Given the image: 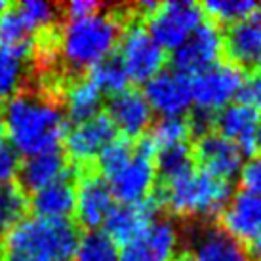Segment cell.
<instances>
[{
    "mask_svg": "<svg viewBox=\"0 0 261 261\" xmlns=\"http://www.w3.org/2000/svg\"><path fill=\"white\" fill-rule=\"evenodd\" d=\"M2 118L17 154L33 156L59 149L67 134V116L59 97L23 88L2 105Z\"/></svg>",
    "mask_w": 261,
    "mask_h": 261,
    "instance_id": "obj_1",
    "label": "cell"
},
{
    "mask_svg": "<svg viewBox=\"0 0 261 261\" xmlns=\"http://www.w3.org/2000/svg\"><path fill=\"white\" fill-rule=\"evenodd\" d=\"M130 10L109 12L99 10L95 14L84 15L79 19H67L56 29V58L67 71L80 73L92 69L107 56L115 54L120 33L130 19Z\"/></svg>",
    "mask_w": 261,
    "mask_h": 261,
    "instance_id": "obj_2",
    "label": "cell"
},
{
    "mask_svg": "<svg viewBox=\"0 0 261 261\" xmlns=\"http://www.w3.org/2000/svg\"><path fill=\"white\" fill-rule=\"evenodd\" d=\"M231 196V181L214 177L202 170H191L177 179L162 181L154 198L160 208H166L177 218L191 219L193 223H212Z\"/></svg>",
    "mask_w": 261,
    "mask_h": 261,
    "instance_id": "obj_3",
    "label": "cell"
},
{
    "mask_svg": "<svg viewBox=\"0 0 261 261\" xmlns=\"http://www.w3.org/2000/svg\"><path fill=\"white\" fill-rule=\"evenodd\" d=\"M79 225L71 219L31 216L0 240L2 254H21L35 261H71L80 242Z\"/></svg>",
    "mask_w": 261,
    "mask_h": 261,
    "instance_id": "obj_4",
    "label": "cell"
},
{
    "mask_svg": "<svg viewBox=\"0 0 261 261\" xmlns=\"http://www.w3.org/2000/svg\"><path fill=\"white\" fill-rule=\"evenodd\" d=\"M118 59L122 61L128 79L149 82L166 65V50L149 35L145 23L132 14L118 38Z\"/></svg>",
    "mask_w": 261,
    "mask_h": 261,
    "instance_id": "obj_5",
    "label": "cell"
},
{
    "mask_svg": "<svg viewBox=\"0 0 261 261\" xmlns=\"http://www.w3.org/2000/svg\"><path fill=\"white\" fill-rule=\"evenodd\" d=\"M154 154H156V149L147 134L134 143V154L130 162L120 172H116L111 179H107V185L115 200H118L120 204H132L152 196L156 175H159Z\"/></svg>",
    "mask_w": 261,
    "mask_h": 261,
    "instance_id": "obj_6",
    "label": "cell"
},
{
    "mask_svg": "<svg viewBox=\"0 0 261 261\" xmlns=\"http://www.w3.org/2000/svg\"><path fill=\"white\" fill-rule=\"evenodd\" d=\"M204 23L200 4L191 0H170L152 10L145 17V27L164 50H175Z\"/></svg>",
    "mask_w": 261,
    "mask_h": 261,
    "instance_id": "obj_7",
    "label": "cell"
},
{
    "mask_svg": "<svg viewBox=\"0 0 261 261\" xmlns=\"http://www.w3.org/2000/svg\"><path fill=\"white\" fill-rule=\"evenodd\" d=\"M244 79L242 69L229 61H218L191 79L193 105H196V109L219 113L239 97Z\"/></svg>",
    "mask_w": 261,
    "mask_h": 261,
    "instance_id": "obj_8",
    "label": "cell"
},
{
    "mask_svg": "<svg viewBox=\"0 0 261 261\" xmlns=\"http://www.w3.org/2000/svg\"><path fill=\"white\" fill-rule=\"evenodd\" d=\"M115 206V196L101 175L84 168L76 174L74 185V216L76 225L88 231H99Z\"/></svg>",
    "mask_w": 261,
    "mask_h": 261,
    "instance_id": "obj_9",
    "label": "cell"
},
{
    "mask_svg": "<svg viewBox=\"0 0 261 261\" xmlns=\"http://www.w3.org/2000/svg\"><path fill=\"white\" fill-rule=\"evenodd\" d=\"M143 95L152 113L162 118H181L193 107L191 76L175 69H164L145 82Z\"/></svg>",
    "mask_w": 261,
    "mask_h": 261,
    "instance_id": "obj_10",
    "label": "cell"
},
{
    "mask_svg": "<svg viewBox=\"0 0 261 261\" xmlns=\"http://www.w3.org/2000/svg\"><path fill=\"white\" fill-rule=\"evenodd\" d=\"M179 239L174 219L156 218L139 237L124 244L118 261H172L177 255Z\"/></svg>",
    "mask_w": 261,
    "mask_h": 261,
    "instance_id": "obj_11",
    "label": "cell"
},
{
    "mask_svg": "<svg viewBox=\"0 0 261 261\" xmlns=\"http://www.w3.org/2000/svg\"><path fill=\"white\" fill-rule=\"evenodd\" d=\"M223 54V37L212 21L200 23L185 42L175 48L172 56L174 69L187 76L202 73L216 65Z\"/></svg>",
    "mask_w": 261,
    "mask_h": 261,
    "instance_id": "obj_12",
    "label": "cell"
},
{
    "mask_svg": "<svg viewBox=\"0 0 261 261\" xmlns=\"http://www.w3.org/2000/svg\"><path fill=\"white\" fill-rule=\"evenodd\" d=\"M116 138V130L109 116L99 113L97 116L74 124L73 128H67L63 138L65 145V156L73 160L74 166L88 168L92 160L97 159V154L103 151V147L109 145Z\"/></svg>",
    "mask_w": 261,
    "mask_h": 261,
    "instance_id": "obj_13",
    "label": "cell"
},
{
    "mask_svg": "<svg viewBox=\"0 0 261 261\" xmlns=\"http://www.w3.org/2000/svg\"><path fill=\"white\" fill-rule=\"evenodd\" d=\"M187 244L195 261H252L248 248L216 223H191Z\"/></svg>",
    "mask_w": 261,
    "mask_h": 261,
    "instance_id": "obj_14",
    "label": "cell"
},
{
    "mask_svg": "<svg viewBox=\"0 0 261 261\" xmlns=\"http://www.w3.org/2000/svg\"><path fill=\"white\" fill-rule=\"evenodd\" d=\"M193 159L200 166L198 170L225 181H232L237 175H240L246 156L231 139L223 138L218 132H210L196 139Z\"/></svg>",
    "mask_w": 261,
    "mask_h": 261,
    "instance_id": "obj_15",
    "label": "cell"
},
{
    "mask_svg": "<svg viewBox=\"0 0 261 261\" xmlns=\"http://www.w3.org/2000/svg\"><path fill=\"white\" fill-rule=\"evenodd\" d=\"M109 120L116 132L122 134L126 139H139L152 128V109L147 103L143 92L136 88H126L118 94L111 95L107 101Z\"/></svg>",
    "mask_w": 261,
    "mask_h": 261,
    "instance_id": "obj_16",
    "label": "cell"
},
{
    "mask_svg": "<svg viewBox=\"0 0 261 261\" xmlns=\"http://www.w3.org/2000/svg\"><path fill=\"white\" fill-rule=\"evenodd\" d=\"M223 37V51L229 63L239 69H261V10L257 8L248 17L227 25Z\"/></svg>",
    "mask_w": 261,
    "mask_h": 261,
    "instance_id": "obj_17",
    "label": "cell"
},
{
    "mask_svg": "<svg viewBox=\"0 0 261 261\" xmlns=\"http://www.w3.org/2000/svg\"><path fill=\"white\" fill-rule=\"evenodd\" d=\"M219 227L244 246L254 244L261 237V198L244 189L232 193L219 214Z\"/></svg>",
    "mask_w": 261,
    "mask_h": 261,
    "instance_id": "obj_18",
    "label": "cell"
},
{
    "mask_svg": "<svg viewBox=\"0 0 261 261\" xmlns=\"http://www.w3.org/2000/svg\"><path fill=\"white\" fill-rule=\"evenodd\" d=\"M159 202L154 195L149 196L147 200L141 202H132V204H115L111 214L107 216L103 229L105 234L109 237L116 246L120 244H128L130 240L139 237L145 231L147 227L159 218Z\"/></svg>",
    "mask_w": 261,
    "mask_h": 261,
    "instance_id": "obj_19",
    "label": "cell"
},
{
    "mask_svg": "<svg viewBox=\"0 0 261 261\" xmlns=\"http://www.w3.org/2000/svg\"><path fill=\"white\" fill-rule=\"evenodd\" d=\"M74 170L69 164V159L61 149L38 152L33 156H27L19 164L17 172V185L27 193L33 195L38 189L46 187L54 181H59L63 177L73 175Z\"/></svg>",
    "mask_w": 261,
    "mask_h": 261,
    "instance_id": "obj_20",
    "label": "cell"
},
{
    "mask_svg": "<svg viewBox=\"0 0 261 261\" xmlns=\"http://www.w3.org/2000/svg\"><path fill=\"white\" fill-rule=\"evenodd\" d=\"M259 111L242 101L231 103L216 115L218 134L240 147L244 156H255V130L259 124Z\"/></svg>",
    "mask_w": 261,
    "mask_h": 261,
    "instance_id": "obj_21",
    "label": "cell"
},
{
    "mask_svg": "<svg viewBox=\"0 0 261 261\" xmlns=\"http://www.w3.org/2000/svg\"><path fill=\"white\" fill-rule=\"evenodd\" d=\"M59 103L71 122L79 124L101 113L103 94L92 80L84 76H69L61 86Z\"/></svg>",
    "mask_w": 261,
    "mask_h": 261,
    "instance_id": "obj_22",
    "label": "cell"
},
{
    "mask_svg": "<svg viewBox=\"0 0 261 261\" xmlns=\"http://www.w3.org/2000/svg\"><path fill=\"white\" fill-rule=\"evenodd\" d=\"M73 175L54 181L38 189L29 198L33 216L48 219H69L74 212V183Z\"/></svg>",
    "mask_w": 261,
    "mask_h": 261,
    "instance_id": "obj_23",
    "label": "cell"
},
{
    "mask_svg": "<svg viewBox=\"0 0 261 261\" xmlns=\"http://www.w3.org/2000/svg\"><path fill=\"white\" fill-rule=\"evenodd\" d=\"M31 59H35V51L0 48V103L8 101L25 88Z\"/></svg>",
    "mask_w": 261,
    "mask_h": 261,
    "instance_id": "obj_24",
    "label": "cell"
},
{
    "mask_svg": "<svg viewBox=\"0 0 261 261\" xmlns=\"http://www.w3.org/2000/svg\"><path fill=\"white\" fill-rule=\"evenodd\" d=\"M37 35L19 14L17 6H10L0 15V48L4 50H37Z\"/></svg>",
    "mask_w": 261,
    "mask_h": 261,
    "instance_id": "obj_25",
    "label": "cell"
},
{
    "mask_svg": "<svg viewBox=\"0 0 261 261\" xmlns=\"http://www.w3.org/2000/svg\"><path fill=\"white\" fill-rule=\"evenodd\" d=\"M156 174L162 177V181H172L181 175L195 170V159H193V147L191 143L172 145L159 149L154 154Z\"/></svg>",
    "mask_w": 261,
    "mask_h": 261,
    "instance_id": "obj_26",
    "label": "cell"
},
{
    "mask_svg": "<svg viewBox=\"0 0 261 261\" xmlns=\"http://www.w3.org/2000/svg\"><path fill=\"white\" fill-rule=\"evenodd\" d=\"M86 76L94 82L95 86L99 88L101 94H109V95L122 92L130 84L128 73H126L122 61L118 59L116 54H111L105 59H101L99 63H95L92 69H88Z\"/></svg>",
    "mask_w": 261,
    "mask_h": 261,
    "instance_id": "obj_27",
    "label": "cell"
},
{
    "mask_svg": "<svg viewBox=\"0 0 261 261\" xmlns=\"http://www.w3.org/2000/svg\"><path fill=\"white\" fill-rule=\"evenodd\" d=\"M29 214V195L17 183L0 187V232H8Z\"/></svg>",
    "mask_w": 261,
    "mask_h": 261,
    "instance_id": "obj_28",
    "label": "cell"
},
{
    "mask_svg": "<svg viewBox=\"0 0 261 261\" xmlns=\"http://www.w3.org/2000/svg\"><path fill=\"white\" fill-rule=\"evenodd\" d=\"M15 6L37 37H42L56 29L59 15H61V8L58 4L44 2V0H25Z\"/></svg>",
    "mask_w": 261,
    "mask_h": 261,
    "instance_id": "obj_29",
    "label": "cell"
},
{
    "mask_svg": "<svg viewBox=\"0 0 261 261\" xmlns=\"http://www.w3.org/2000/svg\"><path fill=\"white\" fill-rule=\"evenodd\" d=\"M71 261H118V246L103 231H88Z\"/></svg>",
    "mask_w": 261,
    "mask_h": 261,
    "instance_id": "obj_30",
    "label": "cell"
},
{
    "mask_svg": "<svg viewBox=\"0 0 261 261\" xmlns=\"http://www.w3.org/2000/svg\"><path fill=\"white\" fill-rule=\"evenodd\" d=\"M132 154H134V141L116 136L109 145L103 147V151L95 159L97 174L107 181V179H111L116 172H120L130 162Z\"/></svg>",
    "mask_w": 261,
    "mask_h": 261,
    "instance_id": "obj_31",
    "label": "cell"
},
{
    "mask_svg": "<svg viewBox=\"0 0 261 261\" xmlns=\"http://www.w3.org/2000/svg\"><path fill=\"white\" fill-rule=\"evenodd\" d=\"M204 12V17L208 15L212 23H225L231 25L234 21H240L248 17L250 14H254L257 10V4L252 0H208L200 4Z\"/></svg>",
    "mask_w": 261,
    "mask_h": 261,
    "instance_id": "obj_32",
    "label": "cell"
},
{
    "mask_svg": "<svg viewBox=\"0 0 261 261\" xmlns=\"http://www.w3.org/2000/svg\"><path fill=\"white\" fill-rule=\"evenodd\" d=\"M154 149H164V147L172 145H181V143H189L191 139V130L185 118H162L160 122L152 126L149 134Z\"/></svg>",
    "mask_w": 261,
    "mask_h": 261,
    "instance_id": "obj_33",
    "label": "cell"
},
{
    "mask_svg": "<svg viewBox=\"0 0 261 261\" xmlns=\"http://www.w3.org/2000/svg\"><path fill=\"white\" fill-rule=\"evenodd\" d=\"M19 164H21V160L14 147L8 145L6 141L0 143V187L14 183L17 172H19Z\"/></svg>",
    "mask_w": 261,
    "mask_h": 261,
    "instance_id": "obj_34",
    "label": "cell"
},
{
    "mask_svg": "<svg viewBox=\"0 0 261 261\" xmlns=\"http://www.w3.org/2000/svg\"><path fill=\"white\" fill-rule=\"evenodd\" d=\"M239 177L244 191L254 193L255 196L261 198V154H255L244 162Z\"/></svg>",
    "mask_w": 261,
    "mask_h": 261,
    "instance_id": "obj_35",
    "label": "cell"
},
{
    "mask_svg": "<svg viewBox=\"0 0 261 261\" xmlns=\"http://www.w3.org/2000/svg\"><path fill=\"white\" fill-rule=\"evenodd\" d=\"M239 101L246 103L252 109L261 113V69H255L250 76L244 79L242 90L239 94Z\"/></svg>",
    "mask_w": 261,
    "mask_h": 261,
    "instance_id": "obj_36",
    "label": "cell"
},
{
    "mask_svg": "<svg viewBox=\"0 0 261 261\" xmlns=\"http://www.w3.org/2000/svg\"><path fill=\"white\" fill-rule=\"evenodd\" d=\"M216 115L218 113H210V111H202L195 107V111L187 118L191 136H195L198 139L202 138V136H206V134L214 132V128H216Z\"/></svg>",
    "mask_w": 261,
    "mask_h": 261,
    "instance_id": "obj_37",
    "label": "cell"
},
{
    "mask_svg": "<svg viewBox=\"0 0 261 261\" xmlns=\"http://www.w3.org/2000/svg\"><path fill=\"white\" fill-rule=\"evenodd\" d=\"M59 8H61V14H65L67 19H79L84 15L95 14L105 6L101 2H95V0H71V2H67Z\"/></svg>",
    "mask_w": 261,
    "mask_h": 261,
    "instance_id": "obj_38",
    "label": "cell"
},
{
    "mask_svg": "<svg viewBox=\"0 0 261 261\" xmlns=\"http://www.w3.org/2000/svg\"><path fill=\"white\" fill-rule=\"evenodd\" d=\"M250 257L255 261H261V237L257 240H255L254 244H250Z\"/></svg>",
    "mask_w": 261,
    "mask_h": 261,
    "instance_id": "obj_39",
    "label": "cell"
},
{
    "mask_svg": "<svg viewBox=\"0 0 261 261\" xmlns=\"http://www.w3.org/2000/svg\"><path fill=\"white\" fill-rule=\"evenodd\" d=\"M257 152L261 154V116H259V124H257V130H255V154Z\"/></svg>",
    "mask_w": 261,
    "mask_h": 261,
    "instance_id": "obj_40",
    "label": "cell"
},
{
    "mask_svg": "<svg viewBox=\"0 0 261 261\" xmlns=\"http://www.w3.org/2000/svg\"><path fill=\"white\" fill-rule=\"evenodd\" d=\"M172 261H195V257L189 254V252H181V254H177Z\"/></svg>",
    "mask_w": 261,
    "mask_h": 261,
    "instance_id": "obj_41",
    "label": "cell"
},
{
    "mask_svg": "<svg viewBox=\"0 0 261 261\" xmlns=\"http://www.w3.org/2000/svg\"><path fill=\"white\" fill-rule=\"evenodd\" d=\"M6 138V126H4V118H2V111H0V143H4Z\"/></svg>",
    "mask_w": 261,
    "mask_h": 261,
    "instance_id": "obj_42",
    "label": "cell"
},
{
    "mask_svg": "<svg viewBox=\"0 0 261 261\" xmlns=\"http://www.w3.org/2000/svg\"><path fill=\"white\" fill-rule=\"evenodd\" d=\"M8 8H10V4H8L6 0H0V15L4 14V12H6Z\"/></svg>",
    "mask_w": 261,
    "mask_h": 261,
    "instance_id": "obj_43",
    "label": "cell"
},
{
    "mask_svg": "<svg viewBox=\"0 0 261 261\" xmlns=\"http://www.w3.org/2000/svg\"><path fill=\"white\" fill-rule=\"evenodd\" d=\"M0 240H2V232H0Z\"/></svg>",
    "mask_w": 261,
    "mask_h": 261,
    "instance_id": "obj_44",
    "label": "cell"
}]
</instances>
